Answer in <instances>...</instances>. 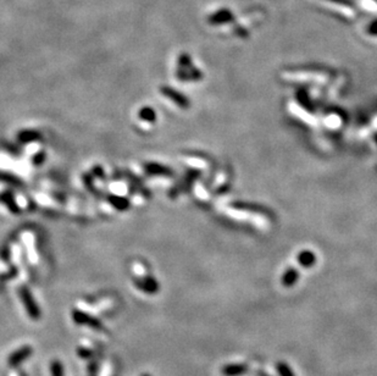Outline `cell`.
<instances>
[{
  "label": "cell",
  "mask_w": 377,
  "mask_h": 376,
  "mask_svg": "<svg viewBox=\"0 0 377 376\" xmlns=\"http://www.w3.org/2000/svg\"><path fill=\"white\" fill-rule=\"evenodd\" d=\"M20 294H21V299H22V303L25 304V308L27 312H28L29 316L33 319H38L40 313H39L38 307L36 305V302H34L33 297H32L31 292H29L27 288H21Z\"/></svg>",
  "instance_id": "cell-1"
},
{
  "label": "cell",
  "mask_w": 377,
  "mask_h": 376,
  "mask_svg": "<svg viewBox=\"0 0 377 376\" xmlns=\"http://www.w3.org/2000/svg\"><path fill=\"white\" fill-rule=\"evenodd\" d=\"M38 137L39 134L34 131H25L18 134L21 142H31V140H36Z\"/></svg>",
  "instance_id": "cell-2"
},
{
  "label": "cell",
  "mask_w": 377,
  "mask_h": 376,
  "mask_svg": "<svg viewBox=\"0 0 377 376\" xmlns=\"http://www.w3.org/2000/svg\"><path fill=\"white\" fill-rule=\"evenodd\" d=\"M29 354V350L28 348H25V350H22L21 352H18V353H16L15 356L11 357V359H10V363H11L12 365H15L16 363H20L21 361H23V359L27 358Z\"/></svg>",
  "instance_id": "cell-3"
},
{
  "label": "cell",
  "mask_w": 377,
  "mask_h": 376,
  "mask_svg": "<svg viewBox=\"0 0 377 376\" xmlns=\"http://www.w3.org/2000/svg\"><path fill=\"white\" fill-rule=\"evenodd\" d=\"M110 202H111L115 207L118 208V209H126V207H127V202L123 198H120V197H111Z\"/></svg>",
  "instance_id": "cell-4"
},
{
  "label": "cell",
  "mask_w": 377,
  "mask_h": 376,
  "mask_svg": "<svg viewBox=\"0 0 377 376\" xmlns=\"http://www.w3.org/2000/svg\"><path fill=\"white\" fill-rule=\"evenodd\" d=\"M53 376H63V370L59 363H54L53 365Z\"/></svg>",
  "instance_id": "cell-5"
}]
</instances>
